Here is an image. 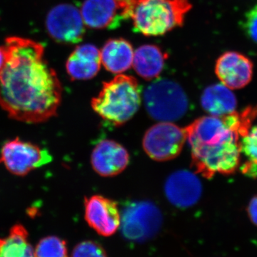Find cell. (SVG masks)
Listing matches in <instances>:
<instances>
[{
  "instance_id": "cell-1",
  "label": "cell",
  "mask_w": 257,
  "mask_h": 257,
  "mask_svg": "<svg viewBox=\"0 0 257 257\" xmlns=\"http://www.w3.org/2000/svg\"><path fill=\"white\" fill-rule=\"evenodd\" d=\"M5 62L0 69V107L11 119L39 124L55 116L62 89L55 71L44 58L39 42L11 37L3 47Z\"/></svg>"
},
{
  "instance_id": "cell-2",
  "label": "cell",
  "mask_w": 257,
  "mask_h": 257,
  "mask_svg": "<svg viewBox=\"0 0 257 257\" xmlns=\"http://www.w3.org/2000/svg\"><path fill=\"white\" fill-rule=\"evenodd\" d=\"M140 104V84L135 77L123 74L104 82L100 92L92 100L96 114L115 126H121L131 119Z\"/></svg>"
},
{
  "instance_id": "cell-3",
  "label": "cell",
  "mask_w": 257,
  "mask_h": 257,
  "mask_svg": "<svg viewBox=\"0 0 257 257\" xmlns=\"http://www.w3.org/2000/svg\"><path fill=\"white\" fill-rule=\"evenodd\" d=\"M191 8L189 0H138L131 19L139 33L160 36L182 26Z\"/></svg>"
},
{
  "instance_id": "cell-4",
  "label": "cell",
  "mask_w": 257,
  "mask_h": 257,
  "mask_svg": "<svg viewBox=\"0 0 257 257\" xmlns=\"http://www.w3.org/2000/svg\"><path fill=\"white\" fill-rule=\"evenodd\" d=\"M239 140L234 135L217 143L190 145L193 167L207 179L234 173L240 164Z\"/></svg>"
},
{
  "instance_id": "cell-5",
  "label": "cell",
  "mask_w": 257,
  "mask_h": 257,
  "mask_svg": "<svg viewBox=\"0 0 257 257\" xmlns=\"http://www.w3.org/2000/svg\"><path fill=\"white\" fill-rule=\"evenodd\" d=\"M145 105L153 119L171 121L187 112L189 101L184 89L175 81L161 79L149 85L144 93Z\"/></svg>"
},
{
  "instance_id": "cell-6",
  "label": "cell",
  "mask_w": 257,
  "mask_h": 257,
  "mask_svg": "<svg viewBox=\"0 0 257 257\" xmlns=\"http://www.w3.org/2000/svg\"><path fill=\"white\" fill-rule=\"evenodd\" d=\"M162 213L155 204L148 201L132 203L125 208L121 217V233L125 239L144 242L160 231Z\"/></svg>"
},
{
  "instance_id": "cell-7",
  "label": "cell",
  "mask_w": 257,
  "mask_h": 257,
  "mask_svg": "<svg viewBox=\"0 0 257 257\" xmlns=\"http://www.w3.org/2000/svg\"><path fill=\"white\" fill-rule=\"evenodd\" d=\"M52 160L46 149L19 138L7 142L0 152V163L10 173L20 177L47 165Z\"/></svg>"
},
{
  "instance_id": "cell-8",
  "label": "cell",
  "mask_w": 257,
  "mask_h": 257,
  "mask_svg": "<svg viewBox=\"0 0 257 257\" xmlns=\"http://www.w3.org/2000/svg\"><path fill=\"white\" fill-rule=\"evenodd\" d=\"M187 141L184 128L171 121H162L147 130L143 139V148L152 160L167 162L176 158Z\"/></svg>"
},
{
  "instance_id": "cell-9",
  "label": "cell",
  "mask_w": 257,
  "mask_h": 257,
  "mask_svg": "<svg viewBox=\"0 0 257 257\" xmlns=\"http://www.w3.org/2000/svg\"><path fill=\"white\" fill-rule=\"evenodd\" d=\"M46 27L52 39L63 43H77L84 34L81 12L72 5H59L52 8L47 15Z\"/></svg>"
},
{
  "instance_id": "cell-10",
  "label": "cell",
  "mask_w": 257,
  "mask_h": 257,
  "mask_svg": "<svg viewBox=\"0 0 257 257\" xmlns=\"http://www.w3.org/2000/svg\"><path fill=\"white\" fill-rule=\"evenodd\" d=\"M84 209L87 224L101 236H110L119 229L121 214L112 199L100 195L86 198Z\"/></svg>"
},
{
  "instance_id": "cell-11",
  "label": "cell",
  "mask_w": 257,
  "mask_h": 257,
  "mask_svg": "<svg viewBox=\"0 0 257 257\" xmlns=\"http://www.w3.org/2000/svg\"><path fill=\"white\" fill-rule=\"evenodd\" d=\"M252 62L246 56L234 51L224 52L217 59L215 73L218 78L230 89L246 87L253 76Z\"/></svg>"
},
{
  "instance_id": "cell-12",
  "label": "cell",
  "mask_w": 257,
  "mask_h": 257,
  "mask_svg": "<svg viewBox=\"0 0 257 257\" xmlns=\"http://www.w3.org/2000/svg\"><path fill=\"white\" fill-rule=\"evenodd\" d=\"M130 162L127 150L113 140H102L93 150L91 163L101 177H114L126 168Z\"/></svg>"
},
{
  "instance_id": "cell-13",
  "label": "cell",
  "mask_w": 257,
  "mask_h": 257,
  "mask_svg": "<svg viewBox=\"0 0 257 257\" xmlns=\"http://www.w3.org/2000/svg\"><path fill=\"white\" fill-rule=\"evenodd\" d=\"M165 194L171 204L179 208L194 205L200 199L202 187L200 180L192 172L182 170L174 172L165 183Z\"/></svg>"
},
{
  "instance_id": "cell-14",
  "label": "cell",
  "mask_w": 257,
  "mask_h": 257,
  "mask_svg": "<svg viewBox=\"0 0 257 257\" xmlns=\"http://www.w3.org/2000/svg\"><path fill=\"white\" fill-rule=\"evenodd\" d=\"M100 51L92 44L76 47L69 56L66 69L73 80H88L95 77L101 67Z\"/></svg>"
},
{
  "instance_id": "cell-15",
  "label": "cell",
  "mask_w": 257,
  "mask_h": 257,
  "mask_svg": "<svg viewBox=\"0 0 257 257\" xmlns=\"http://www.w3.org/2000/svg\"><path fill=\"white\" fill-rule=\"evenodd\" d=\"M80 12L84 25L96 30L115 28L122 19L114 0H85Z\"/></svg>"
},
{
  "instance_id": "cell-16",
  "label": "cell",
  "mask_w": 257,
  "mask_h": 257,
  "mask_svg": "<svg viewBox=\"0 0 257 257\" xmlns=\"http://www.w3.org/2000/svg\"><path fill=\"white\" fill-rule=\"evenodd\" d=\"M100 54L101 63L111 73H123L133 66L135 51L124 39L109 40L104 44Z\"/></svg>"
},
{
  "instance_id": "cell-17",
  "label": "cell",
  "mask_w": 257,
  "mask_h": 257,
  "mask_svg": "<svg viewBox=\"0 0 257 257\" xmlns=\"http://www.w3.org/2000/svg\"><path fill=\"white\" fill-rule=\"evenodd\" d=\"M167 55L156 45L139 47L134 55L133 67L137 73L146 80L159 77L165 67Z\"/></svg>"
},
{
  "instance_id": "cell-18",
  "label": "cell",
  "mask_w": 257,
  "mask_h": 257,
  "mask_svg": "<svg viewBox=\"0 0 257 257\" xmlns=\"http://www.w3.org/2000/svg\"><path fill=\"white\" fill-rule=\"evenodd\" d=\"M201 104L209 114L221 116L234 112L237 101L229 88L223 84H215L204 89Z\"/></svg>"
},
{
  "instance_id": "cell-19",
  "label": "cell",
  "mask_w": 257,
  "mask_h": 257,
  "mask_svg": "<svg viewBox=\"0 0 257 257\" xmlns=\"http://www.w3.org/2000/svg\"><path fill=\"white\" fill-rule=\"evenodd\" d=\"M0 257H35L28 230L15 224L5 238H0Z\"/></svg>"
},
{
  "instance_id": "cell-20",
  "label": "cell",
  "mask_w": 257,
  "mask_h": 257,
  "mask_svg": "<svg viewBox=\"0 0 257 257\" xmlns=\"http://www.w3.org/2000/svg\"><path fill=\"white\" fill-rule=\"evenodd\" d=\"M239 150L246 160L240 168L241 172L248 177H257V126L240 138Z\"/></svg>"
},
{
  "instance_id": "cell-21",
  "label": "cell",
  "mask_w": 257,
  "mask_h": 257,
  "mask_svg": "<svg viewBox=\"0 0 257 257\" xmlns=\"http://www.w3.org/2000/svg\"><path fill=\"white\" fill-rule=\"evenodd\" d=\"M35 257H69L67 243L58 236L42 238L35 247Z\"/></svg>"
},
{
  "instance_id": "cell-22",
  "label": "cell",
  "mask_w": 257,
  "mask_h": 257,
  "mask_svg": "<svg viewBox=\"0 0 257 257\" xmlns=\"http://www.w3.org/2000/svg\"><path fill=\"white\" fill-rule=\"evenodd\" d=\"M71 257H107V255L100 243L84 241L76 245Z\"/></svg>"
},
{
  "instance_id": "cell-23",
  "label": "cell",
  "mask_w": 257,
  "mask_h": 257,
  "mask_svg": "<svg viewBox=\"0 0 257 257\" xmlns=\"http://www.w3.org/2000/svg\"><path fill=\"white\" fill-rule=\"evenodd\" d=\"M241 25L246 36L257 45V3L246 12Z\"/></svg>"
},
{
  "instance_id": "cell-24",
  "label": "cell",
  "mask_w": 257,
  "mask_h": 257,
  "mask_svg": "<svg viewBox=\"0 0 257 257\" xmlns=\"http://www.w3.org/2000/svg\"><path fill=\"white\" fill-rule=\"evenodd\" d=\"M122 19L132 18L138 0H114Z\"/></svg>"
},
{
  "instance_id": "cell-25",
  "label": "cell",
  "mask_w": 257,
  "mask_h": 257,
  "mask_svg": "<svg viewBox=\"0 0 257 257\" xmlns=\"http://www.w3.org/2000/svg\"><path fill=\"white\" fill-rule=\"evenodd\" d=\"M248 214L251 222L257 226V196L253 198L248 204Z\"/></svg>"
},
{
  "instance_id": "cell-26",
  "label": "cell",
  "mask_w": 257,
  "mask_h": 257,
  "mask_svg": "<svg viewBox=\"0 0 257 257\" xmlns=\"http://www.w3.org/2000/svg\"><path fill=\"white\" fill-rule=\"evenodd\" d=\"M5 62V55L3 47H0V69L3 68Z\"/></svg>"
}]
</instances>
